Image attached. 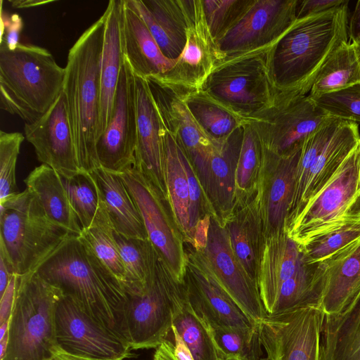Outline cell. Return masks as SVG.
<instances>
[{
  "instance_id": "cell-1",
  "label": "cell",
  "mask_w": 360,
  "mask_h": 360,
  "mask_svg": "<svg viewBox=\"0 0 360 360\" xmlns=\"http://www.w3.org/2000/svg\"><path fill=\"white\" fill-rule=\"evenodd\" d=\"M34 272L94 320L123 337L125 289L79 236L70 235Z\"/></svg>"
},
{
  "instance_id": "cell-2",
  "label": "cell",
  "mask_w": 360,
  "mask_h": 360,
  "mask_svg": "<svg viewBox=\"0 0 360 360\" xmlns=\"http://www.w3.org/2000/svg\"><path fill=\"white\" fill-rule=\"evenodd\" d=\"M349 1L297 18L267 53L269 75L278 91L307 95L320 68L347 39Z\"/></svg>"
},
{
  "instance_id": "cell-3",
  "label": "cell",
  "mask_w": 360,
  "mask_h": 360,
  "mask_svg": "<svg viewBox=\"0 0 360 360\" xmlns=\"http://www.w3.org/2000/svg\"><path fill=\"white\" fill-rule=\"evenodd\" d=\"M107 20L103 14L87 28L68 55L63 90L82 172L101 167L97 130L101 112V68Z\"/></svg>"
},
{
  "instance_id": "cell-4",
  "label": "cell",
  "mask_w": 360,
  "mask_h": 360,
  "mask_svg": "<svg viewBox=\"0 0 360 360\" xmlns=\"http://www.w3.org/2000/svg\"><path fill=\"white\" fill-rule=\"evenodd\" d=\"M65 68L47 49L18 43L0 44L1 108L32 123L56 101L63 88Z\"/></svg>"
},
{
  "instance_id": "cell-5",
  "label": "cell",
  "mask_w": 360,
  "mask_h": 360,
  "mask_svg": "<svg viewBox=\"0 0 360 360\" xmlns=\"http://www.w3.org/2000/svg\"><path fill=\"white\" fill-rule=\"evenodd\" d=\"M70 235L49 219L27 189L0 203V248L15 274L34 272Z\"/></svg>"
},
{
  "instance_id": "cell-6",
  "label": "cell",
  "mask_w": 360,
  "mask_h": 360,
  "mask_svg": "<svg viewBox=\"0 0 360 360\" xmlns=\"http://www.w3.org/2000/svg\"><path fill=\"white\" fill-rule=\"evenodd\" d=\"M62 295L58 288L35 272L18 276L4 360H49L51 357L58 347L55 313Z\"/></svg>"
},
{
  "instance_id": "cell-7",
  "label": "cell",
  "mask_w": 360,
  "mask_h": 360,
  "mask_svg": "<svg viewBox=\"0 0 360 360\" xmlns=\"http://www.w3.org/2000/svg\"><path fill=\"white\" fill-rule=\"evenodd\" d=\"M360 141L356 122L330 117L301 148L288 231Z\"/></svg>"
},
{
  "instance_id": "cell-8",
  "label": "cell",
  "mask_w": 360,
  "mask_h": 360,
  "mask_svg": "<svg viewBox=\"0 0 360 360\" xmlns=\"http://www.w3.org/2000/svg\"><path fill=\"white\" fill-rule=\"evenodd\" d=\"M268 51L218 63L198 90L248 120L273 103L277 93L268 65Z\"/></svg>"
},
{
  "instance_id": "cell-9",
  "label": "cell",
  "mask_w": 360,
  "mask_h": 360,
  "mask_svg": "<svg viewBox=\"0 0 360 360\" xmlns=\"http://www.w3.org/2000/svg\"><path fill=\"white\" fill-rule=\"evenodd\" d=\"M177 283L158 255L141 290L127 294L122 329L132 349L157 348L168 338Z\"/></svg>"
},
{
  "instance_id": "cell-10",
  "label": "cell",
  "mask_w": 360,
  "mask_h": 360,
  "mask_svg": "<svg viewBox=\"0 0 360 360\" xmlns=\"http://www.w3.org/2000/svg\"><path fill=\"white\" fill-rule=\"evenodd\" d=\"M140 212L148 238L174 281L184 284L186 254L184 238L173 218L166 196L134 166L118 174Z\"/></svg>"
},
{
  "instance_id": "cell-11",
  "label": "cell",
  "mask_w": 360,
  "mask_h": 360,
  "mask_svg": "<svg viewBox=\"0 0 360 360\" xmlns=\"http://www.w3.org/2000/svg\"><path fill=\"white\" fill-rule=\"evenodd\" d=\"M330 117L309 95L277 91L269 108L245 120L254 127L265 148L284 155L302 148Z\"/></svg>"
},
{
  "instance_id": "cell-12",
  "label": "cell",
  "mask_w": 360,
  "mask_h": 360,
  "mask_svg": "<svg viewBox=\"0 0 360 360\" xmlns=\"http://www.w3.org/2000/svg\"><path fill=\"white\" fill-rule=\"evenodd\" d=\"M297 0H250L216 41L219 63L268 51L297 20Z\"/></svg>"
},
{
  "instance_id": "cell-13",
  "label": "cell",
  "mask_w": 360,
  "mask_h": 360,
  "mask_svg": "<svg viewBox=\"0 0 360 360\" xmlns=\"http://www.w3.org/2000/svg\"><path fill=\"white\" fill-rule=\"evenodd\" d=\"M325 316L319 306L267 314L258 323L266 359L321 360Z\"/></svg>"
},
{
  "instance_id": "cell-14",
  "label": "cell",
  "mask_w": 360,
  "mask_h": 360,
  "mask_svg": "<svg viewBox=\"0 0 360 360\" xmlns=\"http://www.w3.org/2000/svg\"><path fill=\"white\" fill-rule=\"evenodd\" d=\"M55 322L58 347L70 355L92 360H124L133 356L127 340L94 320L63 294L56 307Z\"/></svg>"
},
{
  "instance_id": "cell-15",
  "label": "cell",
  "mask_w": 360,
  "mask_h": 360,
  "mask_svg": "<svg viewBox=\"0 0 360 360\" xmlns=\"http://www.w3.org/2000/svg\"><path fill=\"white\" fill-rule=\"evenodd\" d=\"M301 148L279 155L262 145L258 177L250 201L261 226L262 236L286 231L293 199Z\"/></svg>"
},
{
  "instance_id": "cell-16",
  "label": "cell",
  "mask_w": 360,
  "mask_h": 360,
  "mask_svg": "<svg viewBox=\"0 0 360 360\" xmlns=\"http://www.w3.org/2000/svg\"><path fill=\"white\" fill-rule=\"evenodd\" d=\"M136 144L135 75L125 58L115 94L110 120L96 142L101 167L120 174L134 167Z\"/></svg>"
},
{
  "instance_id": "cell-17",
  "label": "cell",
  "mask_w": 360,
  "mask_h": 360,
  "mask_svg": "<svg viewBox=\"0 0 360 360\" xmlns=\"http://www.w3.org/2000/svg\"><path fill=\"white\" fill-rule=\"evenodd\" d=\"M360 192V141L287 231L297 243L336 224Z\"/></svg>"
},
{
  "instance_id": "cell-18",
  "label": "cell",
  "mask_w": 360,
  "mask_h": 360,
  "mask_svg": "<svg viewBox=\"0 0 360 360\" xmlns=\"http://www.w3.org/2000/svg\"><path fill=\"white\" fill-rule=\"evenodd\" d=\"M195 250L202 255L224 291L258 325L267 313L257 282L236 257L224 226L214 214L209 217L205 247Z\"/></svg>"
},
{
  "instance_id": "cell-19",
  "label": "cell",
  "mask_w": 360,
  "mask_h": 360,
  "mask_svg": "<svg viewBox=\"0 0 360 360\" xmlns=\"http://www.w3.org/2000/svg\"><path fill=\"white\" fill-rule=\"evenodd\" d=\"M186 254V288L196 314L210 325L257 330L258 325L221 287L202 255L195 249Z\"/></svg>"
},
{
  "instance_id": "cell-20",
  "label": "cell",
  "mask_w": 360,
  "mask_h": 360,
  "mask_svg": "<svg viewBox=\"0 0 360 360\" xmlns=\"http://www.w3.org/2000/svg\"><path fill=\"white\" fill-rule=\"evenodd\" d=\"M25 137L34 147L37 160L68 179L82 173L70 122L65 93L39 120L25 123Z\"/></svg>"
},
{
  "instance_id": "cell-21",
  "label": "cell",
  "mask_w": 360,
  "mask_h": 360,
  "mask_svg": "<svg viewBox=\"0 0 360 360\" xmlns=\"http://www.w3.org/2000/svg\"><path fill=\"white\" fill-rule=\"evenodd\" d=\"M243 134V124L214 145L207 162L196 172L212 214L222 224L238 205L236 171Z\"/></svg>"
},
{
  "instance_id": "cell-22",
  "label": "cell",
  "mask_w": 360,
  "mask_h": 360,
  "mask_svg": "<svg viewBox=\"0 0 360 360\" xmlns=\"http://www.w3.org/2000/svg\"><path fill=\"white\" fill-rule=\"evenodd\" d=\"M165 129L179 141L195 172L207 162L214 146L200 129L183 99V89L146 79Z\"/></svg>"
},
{
  "instance_id": "cell-23",
  "label": "cell",
  "mask_w": 360,
  "mask_h": 360,
  "mask_svg": "<svg viewBox=\"0 0 360 360\" xmlns=\"http://www.w3.org/2000/svg\"><path fill=\"white\" fill-rule=\"evenodd\" d=\"M217 62L215 41L205 25L201 0H191L186 46L174 68L159 82L188 90L199 89Z\"/></svg>"
},
{
  "instance_id": "cell-24",
  "label": "cell",
  "mask_w": 360,
  "mask_h": 360,
  "mask_svg": "<svg viewBox=\"0 0 360 360\" xmlns=\"http://www.w3.org/2000/svg\"><path fill=\"white\" fill-rule=\"evenodd\" d=\"M135 81L137 144L134 167L146 174L167 198L162 147L163 123L148 81L136 75Z\"/></svg>"
},
{
  "instance_id": "cell-25",
  "label": "cell",
  "mask_w": 360,
  "mask_h": 360,
  "mask_svg": "<svg viewBox=\"0 0 360 360\" xmlns=\"http://www.w3.org/2000/svg\"><path fill=\"white\" fill-rule=\"evenodd\" d=\"M304 263L297 243L287 232L264 237L257 271L259 295L270 314L282 283Z\"/></svg>"
},
{
  "instance_id": "cell-26",
  "label": "cell",
  "mask_w": 360,
  "mask_h": 360,
  "mask_svg": "<svg viewBox=\"0 0 360 360\" xmlns=\"http://www.w3.org/2000/svg\"><path fill=\"white\" fill-rule=\"evenodd\" d=\"M141 17L163 55L176 60L187 41L189 0H126Z\"/></svg>"
},
{
  "instance_id": "cell-27",
  "label": "cell",
  "mask_w": 360,
  "mask_h": 360,
  "mask_svg": "<svg viewBox=\"0 0 360 360\" xmlns=\"http://www.w3.org/2000/svg\"><path fill=\"white\" fill-rule=\"evenodd\" d=\"M323 278L321 307L326 315L346 307L360 291V238L319 262Z\"/></svg>"
},
{
  "instance_id": "cell-28",
  "label": "cell",
  "mask_w": 360,
  "mask_h": 360,
  "mask_svg": "<svg viewBox=\"0 0 360 360\" xmlns=\"http://www.w3.org/2000/svg\"><path fill=\"white\" fill-rule=\"evenodd\" d=\"M124 6V0H111L105 10L107 20L101 68V112L97 140L110 120L115 94L125 59L123 40Z\"/></svg>"
},
{
  "instance_id": "cell-29",
  "label": "cell",
  "mask_w": 360,
  "mask_h": 360,
  "mask_svg": "<svg viewBox=\"0 0 360 360\" xmlns=\"http://www.w3.org/2000/svg\"><path fill=\"white\" fill-rule=\"evenodd\" d=\"M123 40L125 58L134 74L161 81L176 60L166 58L139 14L124 0Z\"/></svg>"
},
{
  "instance_id": "cell-30",
  "label": "cell",
  "mask_w": 360,
  "mask_h": 360,
  "mask_svg": "<svg viewBox=\"0 0 360 360\" xmlns=\"http://www.w3.org/2000/svg\"><path fill=\"white\" fill-rule=\"evenodd\" d=\"M90 174L113 229L128 238L148 239L140 212L121 176L102 167Z\"/></svg>"
},
{
  "instance_id": "cell-31",
  "label": "cell",
  "mask_w": 360,
  "mask_h": 360,
  "mask_svg": "<svg viewBox=\"0 0 360 360\" xmlns=\"http://www.w3.org/2000/svg\"><path fill=\"white\" fill-rule=\"evenodd\" d=\"M26 189L38 199L49 219L72 235L82 233L64 184L63 178L53 168L41 164L24 179Z\"/></svg>"
},
{
  "instance_id": "cell-32",
  "label": "cell",
  "mask_w": 360,
  "mask_h": 360,
  "mask_svg": "<svg viewBox=\"0 0 360 360\" xmlns=\"http://www.w3.org/2000/svg\"><path fill=\"white\" fill-rule=\"evenodd\" d=\"M321 360H360V291L341 311L325 316Z\"/></svg>"
},
{
  "instance_id": "cell-33",
  "label": "cell",
  "mask_w": 360,
  "mask_h": 360,
  "mask_svg": "<svg viewBox=\"0 0 360 360\" xmlns=\"http://www.w3.org/2000/svg\"><path fill=\"white\" fill-rule=\"evenodd\" d=\"M162 147L167 200L178 229L184 240L190 243L189 189L182 161V147L177 139L165 127Z\"/></svg>"
},
{
  "instance_id": "cell-34",
  "label": "cell",
  "mask_w": 360,
  "mask_h": 360,
  "mask_svg": "<svg viewBox=\"0 0 360 360\" xmlns=\"http://www.w3.org/2000/svg\"><path fill=\"white\" fill-rule=\"evenodd\" d=\"M233 212L222 224L229 236L232 250L248 275L257 282L258 260L263 236L259 219L248 201L239 202Z\"/></svg>"
},
{
  "instance_id": "cell-35",
  "label": "cell",
  "mask_w": 360,
  "mask_h": 360,
  "mask_svg": "<svg viewBox=\"0 0 360 360\" xmlns=\"http://www.w3.org/2000/svg\"><path fill=\"white\" fill-rule=\"evenodd\" d=\"M183 99L200 129L214 144L222 143L245 122L200 90L183 89Z\"/></svg>"
},
{
  "instance_id": "cell-36",
  "label": "cell",
  "mask_w": 360,
  "mask_h": 360,
  "mask_svg": "<svg viewBox=\"0 0 360 360\" xmlns=\"http://www.w3.org/2000/svg\"><path fill=\"white\" fill-rule=\"evenodd\" d=\"M172 325L188 345L195 360L216 359L215 345L191 305L186 283H177L174 291Z\"/></svg>"
},
{
  "instance_id": "cell-37",
  "label": "cell",
  "mask_w": 360,
  "mask_h": 360,
  "mask_svg": "<svg viewBox=\"0 0 360 360\" xmlns=\"http://www.w3.org/2000/svg\"><path fill=\"white\" fill-rule=\"evenodd\" d=\"M322 293L323 278L319 263L304 262L293 276L282 283L269 314L304 306L321 307Z\"/></svg>"
},
{
  "instance_id": "cell-38",
  "label": "cell",
  "mask_w": 360,
  "mask_h": 360,
  "mask_svg": "<svg viewBox=\"0 0 360 360\" xmlns=\"http://www.w3.org/2000/svg\"><path fill=\"white\" fill-rule=\"evenodd\" d=\"M360 82V63L352 43L342 44L317 73L309 97L338 91Z\"/></svg>"
},
{
  "instance_id": "cell-39",
  "label": "cell",
  "mask_w": 360,
  "mask_h": 360,
  "mask_svg": "<svg viewBox=\"0 0 360 360\" xmlns=\"http://www.w3.org/2000/svg\"><path fill=\"white\" fill-rule=\"evenodd\" d=\"M112 233L125 269L126 293L138 292L143 287L158 253L149 239L128 238L114 229Z\"/></svg>"
},
{
  "instance_id": "cell-40",
  "label": "cell",
  "mask_w": 360,
  "mask_h": 360,
  "mask_svg": "<svg viewBox=\"0 0 360 360\" xmlns=\"http://www.w3.org/2000/svg\"><path fill=\"white\" fill-rule=\"evenodd\" d=\"M360 238V220L345 217L300 243L306 264L322 262Z\"/></svg>"
},
{
  "instance_id": "cell-41",
  "label": "cell",
  "mask_w": 360,
  "mask_h": 360,
  "mask_svg": "<svg viewBox=\"0 0 360 360\" xmlns=\"http://www.w3.org/2000/svg\"><path fill=\"white\" fill-rule=\"evenodd\" d=\"M112 232L113 226L101 198L100 206L91 225L82 230L79 236L124 288L125 269Z\"/></svg>"
},
{
  "instance_id": "cell-42",
  "label": "cell",
  "mask_w": 360,
  "mask_h": 360,
  "mask_svg": "<svg viewBox=\"0 0 360 360\" xmlns=\"http://www.w3.org/2000/svg\"><path fill=\"white\" fill-rule=\"evenodd\" d=\"M199 319L213 340L217 354L223 352L242 360H266L263 357L259 329L248 333L234 328L210 325L202 318Z\"/></svg>"
},
{
  "instance_id": "cell-43",
  "label": "cell",
  "mask_w": 360,
  "mask_h": 360,
  "mask_svg": "<svg viewBox=\"0 0 360 360\" xmlns=\"http://www.w3.org/2000/svg\"><path fill=\"white\" fill-rule=\"evenodd\" d=\"M262 143L248 121L243 123L241 147L236 171L238 203L249 196L255 186L261 164Z\"/></svg>"
},
{
  "instance_id": "cell-44",
  "label": "cell",
  "mask_w": 360,
  "mask_h": 360,
  "mask_svg": "<svg viewBox=\"0 0 360 360\" xmlns=\"http://www.w3.org/2000/svg\"><path fill=\"white\" fill-rule=\"evenodd\" d=\"M64 180L70 202L82 230L89 228L98 210L101 196L90 173L82 172Z\"/></svg>"
},
{
  "instance_id": "cell-45",
  "label": "cell",
  "mask_w": 360,
  "mask_h": 360,
  "mask_svg": "<svg viewBox=\"0 0 360 360\" xmlns=\"http://www.w3.org/2000/svg\"><path fill=\"white\" fill-rule=\"evenodd\" d=\"M24 139L20 132H0V203L19 193L15 172Z\"/></svg>"
},
{
  "instance_id": "cell-46",
  "label": "cell",
  "mask_w": 360,
  "mask_h": 360,
  "mask_svg": "<svg viewBox=\"0 0 360 360\" xmlns=\"http://www.w3.org/2000/svg\"><path fill=\"white\" fill-rule=\"evenodd\" d=\"M250 0H201L203 19L216 41L235 22Z\"/></svg>"
},
{
  "instance_id": "cell-47",
  "label": "cell",
  "mask_w": 360,
  "mask_h": 360,
  "mask_svg": "<svg viewBox=\"0 0 360 360\" xmlns=\"http://www.w3.org/2000/svg\"><path fill=\"white\" fill-rule=\"evenodd\" d=\"M312 99L331 117L360 122V82Z\"/></svg>"
},
{
  "instance_id": "cell-48",
  "label": "cell",
  "mask_w": 360,
  "mask_h": 360,
  "mask_svg": "<svg viewBox=\"0 0 360 360\" xmlns=\"http://www.w3.org/2000/svg\"><path fill=\"white\" fill-rule=\"evenodd\" d=\"M348 1L345 0H305L298 1L297 18L319 14L340 6Z\"/></svg>"
},
{
  "instance_id": "cell-49",
  "label": "cell",
  "mask_w": 360,
  "mask_h": 360,
  "mask_svg": "<svg viewBox=\"0 0 360 360\" xmlns=\"http://www.w3.org/2000/svg\"><path fill=\"white\" fill-rule=\"evenodd\" d=\"M18 276L13 274L8 285L0 297V325L10 319L18 283Z\"/></svg>"
},
{
  "instance_id": "cell-50",
  "label": "cell",
  "mask_w": 360,
  "mask_h": 360,
  "mask_svg": "<svg viewBox=\"0 0 360 360\" xmlns=\"http://www.w3.org/2000/svg\"><path fill=\"white\" fill-rule=\"evenodd\" d=\"M174 354L177 360H195L186 343L183 340L176 328L172 325Z\"/></svg>"
},
{
  "instance_id": "cell-51",
  "label": "cell",
  "mask_w": 360,
  "mask_h": 360,
  "mask_svg": "<svg viewBox=\"0 0 360 360\" xmlns=\"http://www.w3.org/2000/svg\"><path fill=\"white\" fill-rule=\"evenodd\" d=\"M13 274H15L6 255L0 248V297L4 293Z\"/></svg>"
},
{
  "instance_id": "cell-52",
  "label": "cell",
  "mask_w": 360,
  "mask_h": 360,
  "mask_svg": "<svg viewBox=\"0 0 360 360\" xmlns=\"http://www.w3.org/2000/svg\"><path fill=\"white\" fill-rule=\"evenodd\" d=\"M349 35L352 43L360 38V0L356 2L349 26Z\"/></svg>"
},
{
  "instance_id": "cell-53",
  "label": "cell",
  "mask_w": 360,
  "mask_h": 360,
  "mask_svg": "<svg viewBox=\"0 0 360 360\" xmlns=\"http://www.w3.org/2000/svg\"><path fill=\"white\" fill-rule=\"evenodd\" d=\"M344 217L360 220V192L349 206Z\"/></svg>"
},
{
  "instance_id": "cell-54",
  "label": "cell",
  "mask_w": 360,
  "mask_h": 360,
  "mask_svg": "<svg viewBox=\"0 0 360 360\" xmlns=\"http://www.w3.org/2000/svg\"><path fill=\"white\" fill-rule=\"evenodd\" d=\"M49 360H92L79 356L70 355L63 350L58 347L52 352V356Z\"/></svg>"
},
{
  "instance_id": "cell-55",
  "label": "cell",
  "mask_w": 360,
  "mask_h": 360,
  "mask_svg": "<svg viewBox=\"0 0 360 360\" xmlns=\"http://www.w3.org/2000/svg\"><path fill=\"white\" fill-rule=\"evenodd\" d=\"M49 1H12L13 6L15 8H28L49 3Z\"/></svg>"
},
{
  "instance_id": "cell-56",
  "label": "cell",
  "mask_w": 360,
  "mask_h": 360,
  "mask_svg": "<svg viewBox=\"0 0 360 360\" xmlns=\"http://www.w3.org/2000/svg\"><path fill=\"white\" fill-rule=\"evenodd\" d=\"M8 342V331L0 340V360H4Z\"/></svg>"
},
{
  "instance_id": "cell-57",
  "label": "cell",
  "mask_w": 360,
  "mask_h": 360,
  "mask_svg": "<svg viewBox=\"0 0 360 360\" xmlns=\"http://www.w3.org/2000/svg\"><path fill=\"white\" fill-rule=\"evenodd\" d=\"M10 319L0 325V340L2 339L8 331Z\"/></svg>"
},
{
  "instance_id": "cell-58",
  "label": "cell",
  "mask_w": 360,
  "mask_h": 360,
  "mask_svg": "<svg viewBox=\"0 0 360 360\" xmlns=\"http://www.w3.org/2000/svg\"><path fill=\"white\" fill-rule=\"evenodd\" d=\"M238 356H231L226 354L223 352L217 354V356L215 360H237Z\"/></svg>"
},
{
  "instance_id": "cell-59",
  "label": "cell",
  "mask_w": 360,
  "mask_h": 360,
  "mask_svg": "<svg viewBox=\"0 0 360 360\" xmlns=\"http://www.w3.org/2000/svg\"><path fill=\"white\" fill-rule=\"evenodd\" d=\"M352 44L354 48L357 58L360 63V38L356 42Z\"/></svg>"
},
{
  "instance_id": "cell-60",
  "label": "cell",
  "mask_w": 360,
  "mask_h": 360,
  "mask_svg": "<svg viewBox=\"0 0 360 360\" xmlns=\"http://www.w3.org/2000/svg\"><path fill=\"white\" fill-rule=\"evenodd\" d=\"M237 360H242L241 359H240L239 357H238Z\"/></svg>"
}]
</instances>
